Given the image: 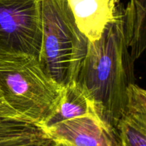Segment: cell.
I'll return each instance as SVG.
<instances>
[{"mask_svg": "<svg viewBox=\"0 0 146 146\" xmlns=\"http://www.w3.org/2000/svg\"><path fill=\"white\" fill-rule=\"evenodd\" d=\"M134 60L125 35L124 9L107 26L98 40L88 41L76 81L94 100L102 120L116 128L135 84Z\"/></svg>", "mask_w": 146, "mask_h": 146, "instance_id": "obj_1", "label": "cell"}, {"mask_svg": "<svg viewBox=\"0 0 146 146\" xmlns=\"http://www.w3.org/2000/svg\"><path fill=\"white\" fill-rule=\"evenodd\" d=\"M62 90L37 57L0 52V97L17 117L43 126L58 107Z\"/></svg>", "mask_w": 146, "mask_h": 146, "instance_id": "obj_2", "label": "cell"}, {"mask_svg": "<svg viewBox=\"0 0 146 146\" xmlns=\"http://www.w3.org/2000/svg\"><path fill=\"white\" fill-rule=\"evenodd\" d=\"M41 12L38 62L50 78L64 87L76 81L88 40L78 29L66 0H41Z\"/></svg>", "mask_w": 146, "mask_h": 146, "instance_id": "obj_3", "label": "cell"}, {"mask_svg": "<svg viewBox=\"0 0 146 146\" xmlns=\"http://www.w3.org/2000/svg\"><path fill=\"white\" fill-rule=\"evenodd\" d=\"M41 38V0H0V52L38 58Z\"/></svg>", "mask_w": 146, "mask_h": 146, "instance_id": "obj_4", "label": "cell"}, {"mask_svg": "<svg viewBox=\"0 0 146 146\" xmlns=\"http://www.w3.org/2000/svg\"><path fill=\"white\" fill-rule=\"evenodd\" d=\"M43 128L62 146H123L117 129L98 116L70 119Z\"/></svg>", "mask_w": 146, "mask_h": 146, "instance_id": "obj_5", "label": "cell"}, {"mask_svg": "<svg viewBox=\"0 0 146 146\" xmlns=\"http://www.w3.org/2000/svg\"><path fill=\"white\" fill-rule=\"evenodd\" d=\"M78 29L91 42L98 40L124 9L120 0H66Z\"/></svg>", "mask_w": 146, "mask_h": 146, "instance_id": "obj_6", "label": "cell"}, {"mask_svg": "<svg viewBox=\"0 0 146 146\" xmlns=\"http://www.w3.org/2000/svg\"><path fill=\"white\" fill-rule=\"evenodd\" d=\"M116 129L123 146H146V89L135 83L130 85Z\"/></svg>", "mask_w": 146, "mask_h": 146, "instance_id": "obj_7", "label": "cell"}, {"mask_svg": "<svg viewBox=\"0 0 146 146\" xmlns=\"http://www.w3.org/2000/svg\"><path fill=\"white\" fill-rule=\"evenodd\" d=\"M41 125L14 117H0V146H56Z\"/></svg>", "mask_w": 146, "mask_h": 146, "instance_id": "obj_8", "label": "cell"}, {"mask_svg": "<svg viewBox=\"0 0 146 146\" xmlns=\"http://www.w3.org/2000/svg\"><path fill=\"white\" fill-rule=\"evenodd\" d=\"M84 116L100 117L94 100L86 90L77 81H72L63 87L58 107L41 127H48L60 122Z\"/></svg>", "mask_w": 146, "mask_h": 146, "instance_id": "obj_9", "label": "cell"}, {"mask_svg": "<svg viewBox=\"0 0 146 146\" xmlns=\"http://www.w3.org/2000/svg\"><path fill=\"white\" fill-rule=\"evenodd\" d=\"M125 35L134 61L146 52V0H130L124 8Z\"/></svg>", "mask_w": 146, "mask_h": 146, "instance_id": "obj_10", "label": "cell"}, {"mask_svg": "<svg viewBox=\"0 0 146 146\" xmlns=\"http://www.w3.org/2000/svg\"><path fill=\"white\" fill-rule=\"evenodd\" d=\"M0 117H14V118L17 117L8 107H6V105L1 100V97H0Z\"/></svg>", "mask_w": 146, "mask_h": 146, "instance_id": "obj_11", "label": "cell"}, {"mask_svg": "<svg viewBox=\"0 0 146 146\" xmlns=\"http://www.w3.org/2000/svg\"><path fill=\"white\" fill-rule=\"evenodd\" d=\"M56 146H62V145H60V144H57V145H56Z\"/></svg>", "mask_w": 146, "mask_h": 146, "instance_id": "obj_12", "label": "cell"}]
</instances>
